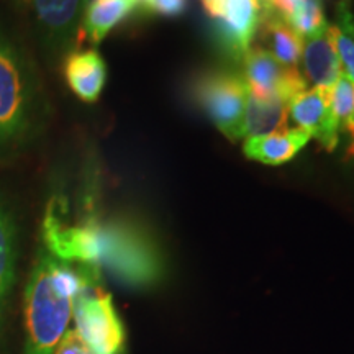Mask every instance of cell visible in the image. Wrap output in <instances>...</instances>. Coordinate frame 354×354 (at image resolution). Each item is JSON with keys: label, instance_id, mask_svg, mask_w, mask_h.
Returning <instances> with one entry per match:
<instances>
[{"label": "cell", "instance_id": "cell-2", "mask_svg": "<svg viewBox=\"0 0 354 354\" xmlns=\"http://www.w3.org/2000/svg\"><path fill=\"white\" fill-rule=\"evenodd\" d=\"M44 113L33 63L0 28V159L26 146L43 125Z\"/></svg>", "mask_w": 354, "mask_h": 354}, {"label": "cell", "instance_id": "cell-17", "mask_svg": "<svg viewBox=\"0 0 354 354\" xmlns=\"http://www.w3.org/2000/svg\"><path fill=\"white\" fill-rule=\"evenodd\" d=\"M330 32L343 74L354 84V15L348 0H342L336 7V21L330 26Z\"/></svg>", "mask_w": 354, "mask_h": 354}, {"label": "cell", "instance_id": "cell-4", "mask_svg": "<svg viewBox=\"0 0 354 354\" xmlns=\"http://www.w3.org/2000/svg\"><path fill=\"white\" fill-rule=\"evenodd\" d=\"M76 331L92 354H123L127 333L102 271L92 266L82 289L73 300Z\"/></svg>", "mask_w": 354, "mask_h": 354}, {"label": "cell", "instance_id": "cell-18", "mask_svg": "<svg viewBox=\"0 0 354 354\" xmlns=\"http://www.w3.org/2000/svg\"><path fill=\"white\" fill-rule=\"evenodd\" d=\"M330 102L339 135H346L354 143V84L346 76L339 77L331 88Z\"/></svg>", "mask_w": 354, "mask_h": 354}, {"label": "cell", "instance_id": "cell-14", "mask_svg": "<svg viewBox=\"0 0 354 354\" xmlns=\"http://www.w3.org/2000/svg\"><path fill=\"white\" fill-rule=\"evenodd\" d=\"M287 123H289V104L284 99L248 95L245 113V135L248 138L289 130Z\"/></svg>", "mask_w": 354, "mask_h": 354}, {"label": "cell", "instance_id": "cell-22", "mask_svg": "<svg viewBox=\"0 0 354 354\" xmlns=\"http://www.w3.org/2000/svg\"><path fill=\"white\" fill-rule=\"evenodd\" d=\"M299 0H263V6H269L274 10L281 13L284 19H289L294 7L297 6Z\"/></svg>", "mask_w": 354, "mask_h": 354}, {"label": "cell", "instance_id": "cell-24", "mask_svg": "<svg viewBox=\"0 0 354 354\" xmlns=\"http://www.w3.org/2000/svg\"><path fill=\"white\" fill-rule=\"evenodd\" d=\"M261 2H263V0H261Z\"/></svg>", "mask_w": 354, "mask_h": 354}, {"label": "cell", "instance_id": "cell-9", "mask_svg": "<svg viewBox=\"0 0 354 354\" xmlns=\"http://www.w3.org/2000/svg\"><path fill=\"white\" fill-rule=\"evenodd\" d=\"M331 91L308 87L289 102V115L300 130L307 131L310 138L320 141L328 151L338 146L339 130L330 102Z\"/></svg>", "mask_w": 354, "mask_h": 354}, {"label": "cell", "instance_id": "cell-13", "mask_svg": "<svg viewBox=\"0 0 354 354\" xmlns=\"http://www.w3.org/2000/svg\"><path fill=\"white\" fill-rule=\"evenodd\" d=\"M310 141L307 131L294 128L266 136H250L243 145V151L250 159L263 165L277 166L290 161Z\"/></svg>", "mask_w": 354, "mask_h": 354}, {"label": "cell", "instance_id": "cell-7", "mask_svg": "<svg viewBox=\"0 0 354 354\" xmlns=\"http://www.w3.org/2000/svg\"><path fill=\"white\" fill-rule=\"evenodd\" d=\"M221 50L234 61H243L259 28L261 0H212L203 3Z\"/></svg>", "mask_w": 354, "mask_h": 354}, {"label": "cell", "instance_id": "cell-23", "mask_svg": "<svg viewBox=\"0 0 354 354\" xmlns=\"http://www.w3.org/2000/svg\"><path fill=\"white\" fill-rule=\"evenodd\" d=\"M207 2H212V0H202V3H207Z\"/></svg>", "mask_w": 354, "mask_h": 354}, {"label": "cell", "instance_id": "cell-1", "mask_svg": "<svg viewBox=\"0 0 354 354\" xmlns=\"http://www.w3.org/2000/svg\"><path fill=\"white\" fill-rule=\"evenodd\" d=\"M92 266L56 259L39 248L25 289V351L53 354L68 331L73 300L82 289Z\"/></svg>", "mask_w": 354, "mask_h": 354}, {"label": "cell", "instance_id": "cell-19", "mask_svg": "<svg viewBox=\"0 0 354 354\" xmlns=\"http://www.w3.org/2000/svg\"><path fill=\"white\" fill-rule=\"evenodd\" d=\"M287 21L302 38H308L322 30L328 28L322 0H299Z\"/></svg>", "mask_w": 354, "mask_h": 354}, {"label": "cell", "instance_id": "cell-16", "mask_svg": "<svg viewBox=\"0 0 354 354\" xmlns=\"http://www.w3.org/2000/svg\"><path fill=\"white\" fill-rule=\"evenodd\" d=\"M17 230L10 212L0 198V330L8 304V297L15 282L17 268Z\"/></svg>", "mask_w": 354, "mask_h": 354}, {"label": "cell", "instance_id": "cell-5", "mask_svg": "<svg viewBox=\"0 0 354 354\" xmlns=\"http://www.w3.org/2000/svg\"><path fill=\"white\" fill-rule=\"evenodd\" d=\"M32 21L39 41L55 55L82 41V19L88 0H12Z\"/></svg>", "mask_w": 354, "mask_h": 354}, {"label": "cell", "instance_id": "cell-8", "mask_svg": "<svg viewBox=\"0 0 354 354\" xmlns=\"http://www.w3.org/2000/svg\"><path fill=\"white\" fill-rule=\"evenodd\" d=\"M243 64L245 81L253 95L281 97L289 104L295 95L308 88L299 69L286 68L263 46H251Z\"/></svg>", "mask_w": 354, "mask_h": 354}, {"label": "cell", "instance_id": "cell-11", "mask_svg": "<svg viewBox=\"0 0 354 354\" xmlns=\"http://www.w3.org/2000/svg\"><path fill=\"white\" fill-rule=\"evenodd\" d=\"M64 76L79 99L92 104L99 99L107 81V66L95 50L74 51L66 57Z\"/></svg>", "mask_w": 354, "mask_h": 354}, {"label": "cell", "instance_id": "cell-15", "mask_svg": "<svg viewBox=\"0 0 354 354\" xmlns=\"http://www.w3.org/2000/svg\"><path fill=\"white\" fill-rule=\"evenodd\" d=\"M135 10H138L136 0H88L82 19V38L100 43Z\"/></svg>", "mask_w": 354, "mask_h": 354}, {"label": "cell", "instance_id": "cell-3", "mask_svg": "<svg viewBox=\"0 0 354 354\" xmlns=\"http://www.w3.org/2000/svg\"><path fill=\"white\" fill-rule=\"evenodd\" d=\"M97 268L107 271L118 284L149 289L165 277V258L145 227L130 218L95 221Z\"/></svg>", "mask_w": 354, "mask_h": 354}, {"label": "cell", "instance_id": "cell-20", "mask_svg": "<svg viewBox=\"0 0 354 354\" xmlns=\"http://www.w3.org/2000/svg\"><path fill=\"white\" fill-rule=\"evenodd\" d=\"M187 10V0H149L145 13L161 17H179Z\"/></svg>", "mask_w": 354, "mask_h": 354}, {"label": "cell", "instance_id": "cell-6", "mask_svg": "<svg viewBox=\"0 0 354 354\" xmlns=\"http://www.w3.org/2000/svg\"><path fill=\"white\" fill-rule=\"evenodd\" d=\"M196 92L202 109L227 138H246L245 113L250 88L245 79L230 73L207 74L198 81Z\"/></svg>", "mask_w": 354, "mask_h": 354}, {"label": "cell", "instance_id": "cell-21", "mask_svg": "<svg viewBox=\"0 0 354 354\" xmlns=\"http://www.w3.org/2000/svg\"><path fill=\"white\" fill-rule=\"evenodd\" d=\"M53 354H92L76 330H68Z\"/></svg>", "mask_w": 354, "mask_h": 354}, {"label": "cell", "instance_id": "cell-12", "mask_svg": "<svg viewBox=\"0 0 354 354\" xmlns=\"http://www.w3.org/2000/svg\"><path fill=\"white\" fill-rule=\"evenodd\" d=\"M261 35L266 43L264 50H268L286 68L299 69L300 57H302L304 38L292 28V25L281 13L269 6H263L261 15Z\"/></svg>", "mask_w": 354, "mask_h": 354}, {"label": "cell", "instance_id": "cell-10", "mask_svg": "<svg viewBox=\"0 0 354 354\" xmlns=\"http://www.w3.org/2000/svg\"><path fill=\"white\" fill-rule=\"evenodd\" d=\"M304 79L308 86L331 91L343 76L342 63L336 53L330 26L305 38L302 48Z\"/></svg>", "mask_w": 354, "mask_h": 354}]
</instances>
